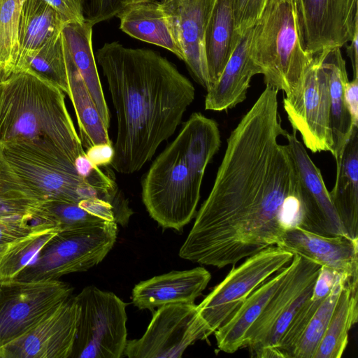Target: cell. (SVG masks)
Segmentation results:
<instances>
[{
	"label": "cell",
	"mask_w": 358,
	"mask_h": 358,
	"mask_svg": "<svg viewBox=\"0 0 358 358\" xmlns=\"http://www.w3.org/2000/svg\"><path fill=\"white\" fill-rule=\"evenodd\" d=\"M266 86L227 141L211 191L179 256L222 268L275 245L300 216L299 177L278 112Z\"/></svg>",
	"instance_id": "6da1fadb"
},
{
	"label": "cell",
	"mask_w": 358,
	"mask_h": 358,
	"mask_svg": "<svg viewBox=\"0 0 358 358\" xmlns=\"http://www.w3.org/2000/svg\"><path fill=\"white\" fill-rule=\"evenodd\" d=\"M94 56L117 116L110 165L120 173H134L174 134L194 99L195 88L174 64L152 49L113 41Z\"/></svg>",
	"instance_id": "7a4b0ae2"
},
{
	"label": "cell",
	"mask_w": 358,
	"mask_h": 358,
	"mask_svg": "<svg viewBox=\"0 0 358 358\" xmlns=\"http://www.w3.org/2000/svg\"><path fill=\"white\" fill-rule=\"evenodd\" d=\"M220 145L217 123L194 113L155 158L142 181V199L161 227L180 231L193 218L206 169Z\"/></svg>",
	"instance_id": "3957f363"
},
{
	"label": "cell",
	"mask_w": 358,
	"mask_h": 358,
	"mask_svg": "<svg viewBox=\"0 0 358 358\" xmlns=\"http://www.w3.org/2000/svg\"><path fill=\"white\" fill-rule=\"evenodd\" d=\"M44 138L73 162L85 153L64 92L27 68L0 83V143Z\"/></svg>",
	"instance_id": "277c9868"
},
{
	"label": "cell",
	"mask_w": 358,
	"mask_h": 358,
	"mask_svg": "<svg viewBox=\"0 0 358 358\" xmlns=\"http://www.w3.org/2000/svg\"><path fill=\"white\" fill-rule=\"evenodd\" d=\"M0 151L24 183L43 202L57 200L78 203L83 199L99 198L113 206L117 218L130 210L110 170L83 178L78 174L73 162L47 139L2 143Z\"/></svg>",
	"instance_id": "5b68a950"
},
{
	"label": "cell",
	"mask_w": 358,
	"mask_h": 358,
	"mask_svg": "<svg viewBox=\"0 0 358 358\" xmlns=\"http://www.w3.org/2000/svg\"><path fill=\"white\" fill-rule=\"evenodd\" d=\"M250 55L266 85L290 95L313 59L301 45L293 0H268L252 27Z\"/></svg>",
	"instance_id": "8992f818"
},
{
	"label": "cell",
	"mask_w": 358,
	"mask_h": 358,
	"mask_svg": "<svg viewBox=\"0 0 358 358\" xmlns=\"http://www.w3.org/2000/svg\"><path fill=\"white\" fill-rule=\"evenodd\" d=\"M117 233L115 221L60 231L13 280H54L71 273L85 271L106 257L115 243Z\"/></svg>",
	"instance_id": "52a82bcc"
},
{
	"label": "cell",
	"mask_w": 358,
	"mask_h": 358,
	"mask_svg": "<svg viewBox=\"0 0 358 358\" xmlns=\"http://www.w3.org/2000/svg\"><path fill=\"white\" fill-rule=\"evenodd\" d=\"M78 318L69 358H120L127 345L125 303L116 294L87 286L74 296Z\"/></svg>",
	"instance_id": "ba28073f"
},
{
	"label": "cell",
	"mask_w": 358,
	"mask_h": 358,
	"mask_svg": "<svg viewBox=\"0 0 358 358\" xmlns=\"http://www.w3.org/2000/svg\"><path fill=\"white\" fill-rule=\"evenodd\" d=\"M285 280L246 334L244 348L255 357L274 358L289 324L310 298L321 266L294 255Z\"/></svg>",
	"instance_id": "9c48e42d"
},
{
	"label": "cell",
	"mask_w": 358,
	"mask_h": 358,
	"mask_svg": "<svg viewBox=\"0 0 358 358\" xmlns=\"http://www.w3.org/2000/svg\"><path fill=\"white\" fill-rule=\"evenodd\" d=\"M293 256L271 245L248 257L240 266L233 267L197 305L208 336L222 325L255 289L290 262Z\"/></svg>",
	"instance_id": "30bf717a"
},
{
	"label": "cell",
	"mask_w": 358,
	"mask_h": 358,
	"mask_svg": "<svg viewBox=\"0 0 358 358\" xmlns=\"http://www.w3.org/2000/svg\"><path fill=\"white\" fill-rule=\"evenodd\" d=\"M59 280L0 283V349L20 337L72 296Z\"/></svg>",
	"instance_id": "8fae6325"
},
{
	"label": "cell",
	"mask_w": 358,
	"mask_h": 358,
	"mask_svg": "<svg viewBox=\"0 0 358 358\" xmlns=\"http://www.w3.org/2000/svg\"><path fill=\"white\" fill-rule=\"evenodd\" d=\"M208 337L197 305L169 303L158 308L141 338L127 341L124 355L129 358H180L187 347Z\"/></svg>",
	"instance_id": "7c38bea8"
},
{
	"label": "cell",
	"mask_w": 358,
	"mask_h": 358,
	"mask_svg": "<svg viewBox=\"0 0 358 358\" xmlns=\"http://www.w3.org/2000/svg\"><path fill=\"white\" fill-rule=\"evenodd\" d=\"M283 107L293 130L300 133L308 149L332 154L328 83L317 55L296 89L283 99Z\"/></svg>",
	"instance_id": "4fadbf2b"
},
{
	"label": "cell",
	"mask_w": 358,
	"mask_h": 358,
	"mask_svg": "<svg viewBox=\"0 0 358 358\" xmlns=\"http://www.w3.org/2000/svg\"><path fill=\"white\" fill-rule=\"evenodd\" d=\"M301 45L312 56L341 48L358 30V0H293Z\"/></svg>",
	"instance_id": "5bb4252c"
},
{
	"label": "cell",
	"mask_w": 358,
	"mask_h": 358,
	"mask_svg": "<svg viewBox=\"0 0 358 358\" xmlns=\"http://www.w3.org/2000/svg\"><path fill=\"white\" fill-rule=\"evenodd\" d=\"M296 133L293 130L285 137L299 177L300 216L296 227L324 236L345 235L321 171Z\"/></svg>",
	"instance_id": "9a60e30c"
},
{
	"label": "cell",
	"mask_w": 358,
	"mask_h": 358,
	"mask_svg": "<svg viewBox=\"0 0 358 358\" xmlns=\"http://www.w3.org/2000/svg\"><path fill=\"white\" fill-rule=\"evenodd\" d=\"M71 296L28 331L0 349V358H69L78 318Z\"/></svg>",
	"instance_id": "2e32d148"
},
{
	"label": "cell",
	"mask_w": 358,
	"mask_h": 358,
	"mask_svg": "<svg viewBox=\"0 0 358 358\" xmlns=\"http://www.w3.org/2000/svg\"><path fill=\"white\" fill-rule=\"evenodd\" d=\"M190 74L206 90L210 87L205 36L215 0H160Z\"/></svg>",
	"instance_id": "e0dca14e"
},
{
	"label": "cell",
	"mask_w": 358,
	"mask_h": 358,
	"mask_svg": "<svg viewBox=\"0 0 358 358\" xmlns=\"http://www.w3.org/2000/svg\"><path fill=\"white\" fill-rule=\"evenodd\" d=\"M275 245L350 281H358V239L346 235L324 236L293 226L282 233Z\"/></svg>",
	"instance_id": "ac0fdd59"
},
{
	"label": "cell",
	"mask_w": 358,
	"mask_h": 358,
	"mask_svg": "<svg viewBox=\"0 0 358 358\" xmlns=\"http://www.w3.org/2000/svg\"><path fill=\"white\" fill-rule=\"evenodd\" d=\"M211 278L203 267L171 271L141 281L132 290L133 304L139 309L153 310L176 303H194Z\"/></svg>",
	"instance_id": "d6986e66"
},
{
	"label": "cell",
	"mask_w": 358,
	"mask_h": 358,
	"mask_svg": "<svg viewBox=\"0 0 358 358\" xmlns=\"http://www.w3.org/2000/svg\"><path fill=\"white\" fill-rule=\"evenodd\" d=\"M252 30L240 37L221 76L206 90V110H227L245 99L252 78L259 74L250 55Z\"/></svg>",
	"instance_id": "ffe728a7"
},
{
	"label": "cell",
	"mask_w": 358,
	"mask_h": 358,
	"mask_svg": "<svg viewBox=\"0 0 358 358\" xmlns=\"http://www.w3.org/2000/svg\"><path fill=\"white\" fill-rule=\"evenodd\" d=\"M290 268L291 264L282 267L276 275L259 285L214 332L220 350L231 354L244 348L247 333L283 282Z\"/></svg>",
	"instance_id": "44dd1931"
},
{
	"label": "cell",
	"mask_w": 358,
	"mask_h": 358,
	"mask_svg": "<svg viewBox=\"0 0 358 358\" xmlns=\"http://www.w3.org/2000/svg\"><path fill=\"white\" fill-rule=\"evenodd\" d=\"M336 161V178L330 198L345 235L358 239V127Z\"/></svg>",
	"instance_id": "7402d4cb"
},
{
	"label": "cell",
	"mask_w": 358,
	"mask_h": 358,
	"mask_svg": "<svg viewBox=\"0 0 358 358\" xmlns=\"http://www.w3.org/2000/svg\"><path fill=\"white\" fill-rule=\"evenodd\" d=\"M317 55L327 79L333 139L331 155L336 159L358 126L354 124L344 99V86L349 80L341 48L327 49Z\"/></svg>",
	"instance_id": "603a6c76"
},
{
	"label": "cell",
	"mask_w": 358,
	"mask_h": 358,
	"mask_svg": "<svg viewBox=\"0 0 358 358\" xmlns=\"http://www.w3.org/2000/svg\"><path fill=\"white\" fill-rule=\"evenodd\" d=\"M120 29L132 38L162 47L183 60L159 1L124 5L116 15Z\"/></svg>",
	"instance_id": "cb8c5ba5"
},
{
	"label": "cell",
	"mask_w": 358,
	"mask_h": 358,
	"mask_svg": "<svg viewBox=\"0 0 358 358\" xmlns=\"http://www.w3.org/2000/svg\"><path fill=\"white\" fill-rule=\"evenodd\" d=\"M67 24L44 0H25L19 25V56L17 73L29 68L38 50Z\"/></svg>",
	"instance_id": "d4e9b609"
},
{
	"label": "cell",
	"mask_w": 358,
	"mask_h": 358,
	"mask_svg": "<svg viewBox=\"0 0 358 358\" xmlns=\"http://www.w3.org/2000/svg\"><path fill=\"white\" fill-rule=\"evenodd\" d=\"M234 5L235 0H215L210 16L205 36L210 87L221 76L241 37L236 30Z\"/></svg>",
	"instance_id": "484cf974"
},
{
	"label": "cell",
	"mask_w": 358,
	"mask_h": 358,
	"mask_svg": "<svg viewBox=\"0 0 358 358\" xmlns=\"http://www.w3.org/2000/svg\"><path fill=\"white\" fill-rule=\"evenodd\" d=\"M93 25L87 22L66 24L62 29L70 55L80 73L106 127L110 126V112L99 78L92 48Z\"/></svg>",
	"instance_id": "4316f807"
},
{
	"label": "cell",
	"mask_w": 358,
	"mask_h": 358,
	"mask_svg": "<svg viewBox=\"0 0 358 358\" xmlns=\"http://www.w3.org/2000/svg\"><path fill=\"white\" fill-rule=\"evenodd\" d=\"M64 48L69 80L68 96L76 112L79 129L78 136L83 147L88 149L96 144L112 143L108 136V129L103 123L92 97L70 55L64 38Z\"/></svg>",
	"instance_id": "83f0119b"
},
{
	"label": "cell",
	"mask_w": 358,
	"mask_h": 358,
	"mask_svg": "<svg viewBox=\"0 0 358 358\" xmlns=\"http://www.w3.org/2000/svg\"><path fill=\"white\" fill-rule=\"evenodd\" d=\"M358 320V282L343 284L325 332L313 358H341L348 334Z\"/></svg>",
	"instance_id": "f1b7e54d"
},
{
	"label": "cell",
	"mask_w": 358,
	"mask_h": 358,
	"mask_svg": "<svg viewBox=\"0 0 358 358\" xmlns=\"http://www.w3.org/2000/svg\"><path fill=\"white\" fill-rule=\"evenodd\" d=\"M43 203L24 183L0 151V219L38 218Z\"/></svg>",
	"instance_id": "f546056e"
},
{
	"label": "cell",
	"mask_w": 358,
	"mask_h": 358,
	"mask_svg": "<svg viewBox=\"0 0 358 358\" xmlns=\"http://www.w3.org/2000/svg\"><path fill=\"white\" fill-rule=\"evenodd\" d=\"M25 0H0V83L16 74L19 25Z\"/></svg>",
	"instance_id": "4dcf8cb0"
},
{
	"label": "cell",
	"mask_w": 358,
	"mask_h": 358,
	"mask_svg": "<svg viewBox=\"0 0 358 358\" xmlns=\"http://www.w3.org/2000/svg\"><path fill=\"white\" fill-rule=\"evenodd\" d=\"M57 227L35 232L11 244L0 255V283L13 280L34 259L44 245L57 233Z\"/></svg>",
	"instance_id": "1f68e13d"
},
{
	"label": "cell",
	"mask_w": 358,
	"mask_h": 358,
	"mask_svg": "<svg viewBox=\"0 0 358 358\" xmlns=\"http://www.w3.org/2000/svg\"><path fill=\"white\" fill-rule=\"evenodd\" d=\"M29 68L68 95L69 80L62 30L51 37L33 56L29 62Z\"/></svg>",
	"instance_id": "d6a6232c"
},
{
	"label": "cell",
	"mask_w": 358,
	"mask_h": 358,
	"mask_svg": "<svg viewBox=\"0 0 358 358\" xmlns=\"http://www.w3.org/2000/svg\"><path fill=\"white\" fill-rule=\"evenodd\" d=\"M340 278L322 300L308 322L293 353L292 358H313L325 332L341 289L345 281Z\"/></svg>",
	"instance_id": "836d02e7"
},
{
	"label": "cell",
	"mask_w": 358,
	"mask_h": 358,
	"mask_svg": "<svg viewBox=\"0 0 358 358\" xmlns=\"http://www.w3.org/2000/svg\"><path fill=\"white\" fill-rule=\"evenodd\" d=\"M41 217L61 231L74 229L105 221L83 209L77 203L51 200L43 203Z\"/></svg>",
	"instance_id": "e575fe53"
},
{
	"label": "cell",
	"mask_w": 358,
	"mask_h": 358,
	"mask_svg": "<svg viewBox=\"0 0 358 358\" xmlns=\"http://www.w3.org/2000/svg\"><path fill=\"white\" fill-rule=\"evenodd\" d=\"M323 299H313L310 296L304 302L282 335L275 350L274 358H292L303 333Z\"/></svg>",
	"instance_id": "d590c367"
},
{
	"label": "cell",
	"mask_w": 358,
	"mask_h": 358,
	"mask_svg": "<svg viewBox=\"0 0 358 358\" xmlns=\"http://www.w3.org/2000/svg\"><path fill=\"white\" fill-rule=\"evenodd\" d=\"M53 227L57 226L38 218L0 219V255L15 242Z\"/></svg>",
	"instance_id": "8d00e7d4"
},
{
	"label": "cell",
	"mask_w": 358,
	"mask_h": 358,
	"mask_svg": "<svg viewBox=\"0 0 358 358\" xmlns=\"http://www.w3.org/2000/svg\"><path fill=\"white\" fill-rule=\"evenodd\" d=\"M268 0H235V26L239 36L252 29L261 17Z\"/></svg>",
	"instance_id": "74e56055"
},
{
	"label": "cell",
	"mask_w": 358,
	"mask_h": 358,
	"mask_svg": "<svg viewBox=\"0 0 358 358\" xmlns=\"http://www.w3.org/2000/svg\"><path fill=\"white\" fill-rule=\"evenodd\" d=\"M85 20L95 25L108 20L122 8V0H80Z\"/></svg>",
	"instance_id": "f35d334b"
},
{
	"label": "cell",
	"mask_w": 358,
	"mask_h": 358,
	"mask_svg": "<svg viewBox=\"0 0 358 358\" xmlns=\"http://www.w3.org/2000/svg\"><path fill=\"white\" fill-rule=\"evenodd\" d=\"M66 23L83 22L85 17L80 0H44Z\"/></svg>",
	"instance_id": "ab89813d"
},
{
	"label": "cell",
	"mask_w": 358,
	"mask_h": 358,
	"mask_svg": "<svg viewBox=\"0 0 358 358\" xmlns=\"http://www.w3.org/2000/svg\"><path fill=\"white\" fill-rule=\"evenodd\" d=\"M341 277L344 276L339 275L333 270L321 266L313 288L311 299H324L330 293L337 280Z\"/></svg>",
	"instance_id": "60d3db41"
},
{
	"label": "cell",
	"mask_w": 358,
	"mask_h": 358,
	"mask_svg": "<svg viewBox=\"0 0 358 358\" xmlns=\"http://www.w3.org/2000/svg\"><path fill=\"white\" fill-rule=\"evenodd\" d=\"M78 203L83 209L96 217L105 221L115 222L114 208L105 200L99 198H91L83 199Z\"/></svg>",
	"instance_id": "b9f144b4"
},
{
	"label": "cell",
	"mask_w": 358,
	"mask_h": 358,
	"mask_svg": "<svg viewBox=\"0 0 358 358\" xmlns=\"http://www.w3.org/2000/svg\"><path fill=\"white\" fill-rule=\"evenodd\" d=\"M85 154L94 166H106L111 164L114 148L112 143H100L87 149Z\"/></svg>",
	"instance_id": "7bdbcfd3"
},
{
	"label": "cell",
	"mask_w": 358,
	"mask_h": 358,
	"mask_svg": "<svg viewBox=\"0 0 358 358\" xmlns=\"http://www.w3.org/2000/svg\"><path fill=\"white\" fill-rule=\"evenodd\" d=\"M344 99L354 124L358 126V77L345 84Z\"/></svg>",
	"instance_id": "ee69618b"
},
{
	"label": "cell",
	"mask_w": 358,
	"mask_h": 358,
	"mask_svg": "<svg viewBox=\"0 0 358 358\" xmlns=\"http://www.w3.org/2000/svg\"><path fill=\"white\" fill-rule=\"evenodd\" d=\"M73 164L78 174L83 178H91L103 171L100 167L94 166L85 153L78 155Z\"/></svg>",
	"instance_id": "f6af8a7d"
},
{
	"label": "cell",
	"mask_w": 358,
	"mask_h": 358,
	"mask_svg": "<svg viewBox=\"0 0 358 358\" xmlns=\"http://www.w3.org/2000/svg\"><path fill=\"white\" fill-rule=\"evenodd\" d=\"M358 30L354 33L352 38L351 39L350 44L346 47L347 55L350 58L352 70L353 78L358 77V55H357V45H358Z\"/></svg>",
	"instance_id": "bcb514c9"
},
{
	"label": "cell",
	"mask_w": 358,
	"mask_h": 358,
	"mask_svg": "<svg viewBox=\"0 0 358 358\" xmlns=\"http://www.w3.org/2000/svg\"><path fill=\"white\" fill-rule=\"evenodd\" d=\"M160 1V0H122V6H124L126 4L131 3L143 2V1Z\"/></svg>",
	"instance_id": "7dc6e473"
}]
</instances>
